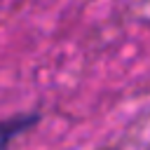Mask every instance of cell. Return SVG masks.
Returning <instances> with one entry per match:
<instances>
[{"instance_id":"cell-2","label":"cell","mask_w":150,"mask_h":150,"mask_svg":"<svg viewBox=\"0 0 150 150\" xmlns=\"http://www.w3.org/2000/svg\"><path fill=\"white\" fill-rule=\"evenodd\" d=\"M103 150H115V148H103Z\"/></svg>"},{"instance_id":"cell-1","label":"cell","mask_w":150,"mask_h":150,"mask_svg":"<svg viewBox=\"0 0 150 150\" xmlns=\"http://www.w3.org/2000/svg\"><path fill=\"white\" fill-rule=\"evenodd\" d=\"M40 120H42V115H40L38 110L16 112V115H12V117L0 120V150H7V148L12 145L14 138H19L21 134L30 131Z\"/></svg>"}]
</instances>
